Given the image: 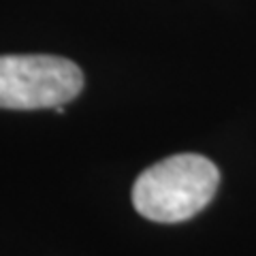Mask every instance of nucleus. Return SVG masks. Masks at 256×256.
Here are the masks:
<instances>
[{
  "label": "nucleus",
  "instance_id": "f257e3e1",
  "mask_svg": "<svg viewBox=\"0 0 256 256\" xmlns=\"http://www.w3.org/2000/svg\"><path fill=\"white\" fill-rule=\"evenodd\" d=\"M220 184L210 158L178 154L143 171L132 186V205L143 218L175 224L205 210Z\"/></svg>",
  "mask_w": 256,
  "mask_h": 256
},
{
  "label": "nucleus",
  "instance_id": "f03ea898",
  "mask_svg": "<svg viewBox=\"0 0 256 256\" xmlns=\"http://www.w3.org/2000/svg\"><path fill=\"white\" fill-rule=\"evenodd\" d=\"M84 88L73 60L43 54L0 56V109H56Z\"/></svg>",
  "mask_w": 256,
  "mask_h": 256
}]
</instances>
